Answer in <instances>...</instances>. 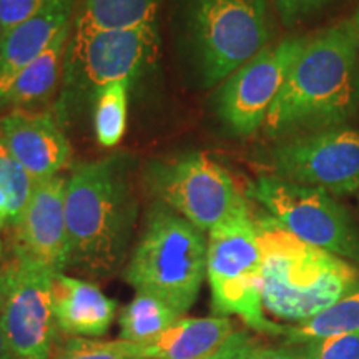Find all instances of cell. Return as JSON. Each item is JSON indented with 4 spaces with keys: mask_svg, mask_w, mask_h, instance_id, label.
I'll return each mask as SVG.
<instances>
[{
    "mask_svg": "<svg viewBox=\"0 0 359 359\" xmlns=\"http://www.w3.org/2000/svg\"><path fill=\"white\" fill-rule=\"evenodd\" d=\"M65 219L67 268L97 280L122 271L138 219L132 155L115 154L72 170L65 185Z\"/></svg>",
    "mask_w": 359,
    "mask_h": 359,
    "instance_id": "obj_1",
    "label": "cell"
},
{
    "mask_svg": "<svg viewBox=\"0 0 359 359\" xmlns=\"http://www.w3.org/2000/svg\"><path fill=\"white\" fill-rule=\"evenodd\" d=\"M359 114V53L351 20H341L309 42L264 120L269 138L346 127Z\"/></svg>",
    "mask_w": 359,
    "mask_h": 359,
    "instance_id": "obj_2",
    "label": "cell"
},
{
    "mask_svg": "<svg viewBox=\"0 0 359 359\" xmlns=\"http://www.w3.org/2000/svg\"><path fill=\"white\" fill-rule=\"evenodd\" d=\"M253 222L263 258V308L278 320H313L359 283L351 263L304 243L266 212Z\"/></svg>",
    "mask_w": 359,
    "mask_h": 359,
    "instance_id": "obj_3",
    "label": "cell"
},
{
    "mask_svg": "<svg viewBox=\"0 0 359 359\" xmlns=\"http://www.w3.org/2000/svg\"><path fill=\"white\" fill-rule=\"evenodd\" d=\"M206 255L205 233L155 201L148 208L123 278L137 293L155 296L182 316L200 294L206 278Z\"/></svg>",
    "mask_w": 359,
    "mask_h": 359,
    "instance_id": "obj_4",
    "label": "cell"
},
{
    "mask_svg": "<svg viewBox=\"0 0 359 359\" xmlns=\"http://www.w3.org/2000/svg\"><path fill=\"white\" fill-rule=\"evenodd\" d=\"M156 24L95 30L74 24L67 45L55 116L67 130L93 114L98 93L116 80L133 82L156 47Z\"/></svg>",
    "mask_w": 359,
    "mask_h": 359,
    "instance_id": "obj_5",
    "label": "cell"
},
{
    "mask_svg": "<svg viewBox=\"0 0 359 359\" xmlns=\"http://www.w3.org/2000/svg\"><path fill=\"white\" fill-rule=\"evenodd\" d=\"M182 35L205 87L268 47L271 37L266 0H182Z\"/></svg>",
    "mask_w": 359,
    "mask_h": 359,
    "instance_id": "obj_6",
    "label": "cell"
},
{
    "mask_svg": "<svg viewBox=\"0 0 359 359\" xmlns=\"http://www.w3.org/2000/svg\"><path fill=\"white\" fill-rule=\"evenodd\" d=\"M206 278L215 314H235L258 333L286 334L288 327L263 313V258L248 201L208 231Z\"/></svg>",
    "mask_w": 359,
    "mask_h": 359,
    "instance_id": "obj_7",
    "label": "cell"
},
{
    "mask_svg": "<svg viewBox=\"0 0 359 359\" xmlns=\"http://www.w3.org/2000/svg\"><path fill=\"white\" fill-rule=\"evenodd\" d=\"M248 196L304 243L359 264V230L331 193L271 173L255 180Z\"/></svg>",
    "mask_w": 359,
    "mask_h": 359,
    "instance_id": "obj_8",
    "label": "cell"
},
{
    "mask_svg": "<svg viewBox=\"0 0 359 359\" xmlns=\"http://www.w3.org/2000/svg\"><path fill=\"white\" fill-rule=\"evenodd\" d=\"M143 180L156 201L201 231H210L246 201L231 175L200 151L150 160Z\"/></svg>",
    "mask_w": 359,
    "mask_h": 359,
    "instance_id": "obj_9",
    "label": "cell"
},
{
    "mask_svg": "<svg viewBox=\"0 0 359 359\" xmlns=\"http://www.w3.org/2000/svg\"><path fill=\"white\" fill-rule=\"evenodd\" d=\"M308 42L309 37H286L268 45L223 80L215 97V111L224 127L238 137H250L263 127Z\"/></svg>",
    "mask_w": 359,
    "mask_h": 359,
    "instance_id": "obj_10",
    "label": "cell"
},
{
    "mask_svg": "<svg viewBox=\"0 0 359 359\" xmlns=\"http://www.w3.org/2000/svg\"><path fill=\"white\" fill-rule=\"evenodd\" d=\"M273 175L331 195L359 190V130L338 127L283 138L269 151Z\"/></svg>",
    "mask_w": 359,
    "mask_h": 359,
    "instance_id": "obj_11",
    "label": "cell"
},
{
    "mask_svg": "<svg viewBox=\"0 0 359 359\" xmlns=\"http://www.w3.org/2000/svg\"><path fill=\"white\" fill-rule=\"evenodd\" d=\"M7 290L0 330L19 359H52L58 326L53 314L52 283L55 273L22 257L4 263Z\"/></svg>",
    "mask_w": 359,
    "mask_h": 359,
    "instance_id": "obj_12",
    "label": "cell"
},
{
    "mask_svg": "<svg viewBox=\"0 0 359 359\" xmlns=\"http://www.w3.org/2000/svg\"><path fill=\"white\" fill-rule=\"evenodd\" d=\"M67 177L35 183L32 195L15 226L11 228V250L53 273L69 266V236L65 219Z\"/></svg>",
    "mask_w": 359,
    "mask_h": 359,
    "instance_id": "obj_13",
    "label": "cell"
},
{
    "mask_svg": "<svg viewBox=\"0 0 359 359\" xmlns=\"http://www.w3.org/2000/svg\"><path fill=\"white\" fill-rule=\"evenodd\" d=\"M0 138L35 183L58 177L72 160L70 142L55 111L11 110L0 118Z\"/></svg>",
    "mask_w": 359,
    "mask_h": 359,
    "instance_id": "obj_14",
    "label": "cell"
},
{
    "mask_svg": "<svg viewBox=\"0 0 359 359\" xmlns=\"http://www.w3.org/2000/svg\"><path fill=\"white\" fill-rule=\"evenodd\" d=\"M74 22V0H48L32 19L4 35L0 43V105L17 77Z\"/></svg>",
    "mask_w": 359,
    "mask_h": 359,
    "instance_id": "obj_15",
    "label": "cell"
},
{
    "mask_svg": "<svg viewBox=\"0 0 359 359\" xmlns=\"http://www.w3.org/2000/svg\"><path fill=\"white\" fill-rule=\"evenodd\" d=\"M52 298L57 326L64 334L100 338L114 323L116 302L90 281L55 273Z\"/></svg>",
    "mask_w": 359,
    "mask_h": 359,
    "instance_id": "obj_16",
    "label": "cell"
},
{
    "mask_svg": "<svg viewBox=\"0 0 359 359\" xmlns=\"http://www.w3.org/2000/svg\"><path fill=\"white\" fill-rule=\"evenodd\" d=\"M235 333L226 316L180 318L165 333L138 344L142 359H203Z\"/></svg>",
    "mask_w": 359,
    "mask_h": 359,
    "instance_id": "obj_17",
    "label": "cell"
},
{
    "mask_svg": "<svg viewBox=\"0 0 359 359\" xmlns=\"http://www.w3.org/2000/svg\"><path fill=\"white\" fill-rule=\"evenodd\" d=\"M74 22L67 25L43 53L30 64L17 77L15 82L4 98L2 110H37L39 105L50 100L57 87L62 83L64 62Z\"/></svg>",
    "mask_w": 359,
    "mask_h": 359,
    "instance_id": "obj_18",
    "label": "cell"
},
{
    "mask_svg": "<svg viewBox=\"0 0 359 359\" xmlns=\"http://www.w3.org/2000/svg\"><path fill=\"white\" fill-rule=\"evenodd\" d=\"M158 6L160 0H82L74 24L95 30L156 24Z\"/></svg>",
    "mask_w": 359,
    "mask_h": 359,
    "instance_id": "obj_19",
    "label": "cell"
},
{
    "mask_svg": "<svg viewBox=\"0 0 359 359\" xmlns=\"http://www.w3.org/2000/svg\"><path fill=\"white\" fill-rule=\"evenodd\" d=\"M182 316L161 299L147 293H137L120 313V339L147 344L165 333Z\"/></svg>",
    "mask_w": 359,
    "mask_h": 359,
    "instance_id": "obj_20",
    "label": "cell"
},
{
    "mask_svg": "<svg viewBox=\"0 0 359 359\" xmlns=\"http://www.w3.org/2000/svg\"><path fill=\"white\" fill-rule=\"evenodd\" d=\"M359 331V283L338 303L302 325L288 327L286 344H303L327 336Z\"/></svg>",
    "mask_w": 359,
    "mask_h": 359,
    "instance_id": "obj_21",
    "label": "cell"
},
{
    "mask_svg": "<svg viewBox=\"0 0 359 359\" xmlns=\"http://www.w3.org/2000/svg\"><path fill=\"white\" fill-rule=\"evenodd\" d=\"M130 80H116L98 93L92 122L97 143L102 148H115L127 132Z\"/></svg>",
    "mask_w": 359,
    "mask_h": 359,
    "instance_id": "obj_22",
    "label": "cell"
},
{
    "mask_svg": "<svg viewBox=\"0 0 359 359\" xmlns=\"http://www.w3.org/2000/svg\"><path fill=\"white\" fill-rule=\"evenodd\" d=\"M35 182L0 138V190L7 198L8 226L13 228L24 213Z\"/></svg>",
    "mask_w": 359,
    "mask_h": 359,
    "instance_id": "obj_23",
    "label": "cell"
},
{
    "mask_svg": "<svg viewBox=\"0 0 359 359\" xmlns=\"http://www.w3.org/2000/svg\"><path fill=\"white\" fill-rule=\"evenodd\" d=\"M140 358L137 343L118 341H95L88 338L67 339L64 346L53 351L52 359H137Z\"/></svg>",
    "mask_w": 359,
    "mask_h": 359,
    "instance_id": "obj_24",
    "label": "cell"
},
{
    "mask_svg": "<svg viewBox=\"0 0 359 359\" xmlns=\"http://www.w3.org/2000/svg\"><path fill=\"white\" fill-rule=\"evenodd\" d=\"M304 359H359V331L298 344Z\"/></svg>",
    "mask_w": 359,
    "mask_h": 359,
    "instance_id": "obj_25",
    "label": "cell"
},
{
    "mask_svg": "<svg viewBox=\"0 0 359 359\" xmlns=\"http://www.w3.org/2000/svg\"><path fill=\"white\" fill-rule=\"evenodd\" d=\"M48 0H0V25L4 35L32 19Z\"/></svg>",
    "mask_w": 359,
    "mask_h": 359,
    "instance_id": "obj_26",
    "label": "cell"
},
{
    "mask_svg": "<svg viewBox=\"0 0 359 359\" xmlns=\"http://www.w3.org/2000/svg\"><path fill=\"white\" fill-rule=\"evenodd\" d=\"M259 348V343L248 331H235L222 346L203 359H253Z\"/></svg>",
    "mask_w": 359,
    "mask_h": 359,
    "instance_id": "obj_27",
    "label": "cell"
},
{
    "mask_svg": "<svg viewBox=\"0 0 359 359\" xmlns=\"http://www.w3.org/2000/svg\"><path fill=\"white\" fill-rule=\"evenodd\" d=\"M334 0H273L280 19L286 27H293L313 13L320 12Z\"/></svg>",
    "mask_w": 359,
    "mask_h": 359,
    "instance_id": "obj_28",
    "label": "cell"
},
{
    "mask_svg": "<svg viewBox=\"0 0 359 359\" xmlns=\"http://www.w3.org/2000/svg\"><path fill=\"white\" fill-rule=\"evenodd\" d=\"M253 359H304L298 346H281V348H259L255 353Z\"/></svg>",
    "mask_w": 359,
    "mask_h": 359,
    "instance_id": "obj_29",
    "label": "cell"
},
{
    "mask_svg": "<svg viewBox=\"0 0 359 359\" xmlns=\"http://www.w3.org/2000/svg\"><path fill=\"white\" fill-rule=\"evenodd\" d=\"M8 223V206H7V198L4 195L2 190H0V263H2L4 257V245H2V231Z\"/></svg>",
    "mask_w": 359,
    "mask_h": 359,
    "instance_id": "obj_30",
    "label": "cell"
},
{
    "mask_svg": "<svg viewBox=\"0 0 359 359\" xmlns=\"http://www.w3.org/2000/svg\"><path fill=\"white\" fill-rule=\"evenodd\" d=\"M0 359H19L15 356V353L12 351V348L8 346L7 338L4 336L2 330H0Z\"/></svg>",
    "mask_w": 359,
    "mask_h": 359,
    "instance_id": "obj_31",
    "label": "cell"
},
{
    "mask_svg": "<svg viewBox=\"0 0 359 359\" xmlns=\"http://www.w3.org/2000/svg\"><path fill=\"white\" fill-rule=\"evenodd\" d=\"M6 290H7V275H6V266L0 263V313L4 308V299H6Z\"/></svg>",
    "mask_w": 359,
    "mask_h": 359,
    "instance_id": "obj_32",
    "label": "cell"
},
{
    "mask_svg": "<svg viewBox=\"0 0 359 359\" xmlns=\"http://www.w3.org/2000/svg\"><path fill=\"white\" fill-rule=\"evenodd\" d=\"M351 25H353V30H354V39H356V47H358V53H359V6L356 7V11H354L351 19Z\"/></svg>",
    "mask_w": 359,
    "mask_h": 359,
    "instance_id": "obj_33",
    "label": "cell"
},
{
    "mask_svg": "<svg viewBox=\"0 0 359 359\" xmlns=\"http://www.w3.org/2000/svg\"><path fill=\"white\" fill-rule=\"evenodd\" d=\"M2 39H4V30H2V25H0V43H2Z\"/></svg>",
    "mask_w": 359,
    "mask_h": 359,
    "instance_id": "obj_34",
    "label": "cell"
},
{
    "mask_svg": "<svg viewBox=\"0 0 359 359\" xmlns=\"http://www.w3.org/2000/svg\"><path fill=\"white\" fill-rule=\"evenodd\" d=\"M137 359H142V358H137Z\"/></svg>",
    "mask_w": 359,
    "mask_h": 359,
    "instance_id": "obj_35",
    "label": "cell"
}]
</instances>
